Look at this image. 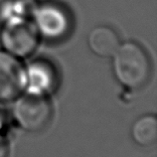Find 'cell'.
I'll return each instance as SVG.
<instances>
[{"label":"cell","mask_w":157,"mask_h":157,"mask_svg":"<svg viewBox=\"0 0 157 157\" xmlns=\"http://www.w3.org/2000/svg\"><path fill=\"white\" fill-rule=\"evenodd\" d=\"M113 57V73L123 86L138 90L147 84L150 78L151 64L141 46L133 42L119 45Z\"/></svg>","instance_id":"6da1fadb"},{"label":"cell","mask_w":157,"mask_h":157,"mask_svg":"<svg viewBox=\"0 0 157 157\" xmlns=\"http://www.w3.org/2000/svg\"><path fill=\"white\" fill-rule=\"evenodd\" d=\"M52 115V105L47 94L28 90L16 98L14 117L26 131L39 132L45 129Z\"/></svg>","instance_id":"7a4b0ae2"},{"label":"cell","mask_w":157,"mask_h":157,"mask_svg":"<svg viewBox=\"0 0 157 157\" xmlns=\"http://www.w3.org/2000/svg\"><path fill=\"white\" fill-rule=\"evenodd\" d=\"M4 51L16 58H26L35 52L39 32L34 23L24 17H13L4 24L0 34Z\"/></svg>","instance_id":"3957f363"},{"label":"cell","mask_w":157,"mask_h":157,"mask_svg":"<svg viewBox=\"0 0 157 157\" xmlns=\"http://www.w3.org/2000/svg\"><path fill=\"white\" fill-rule=\"evenodd\" d=\"M26 86V70L21 63L11 54L0 51V101L16 100Z\"/></svg>","instance_id":"277c9868"},{"label":"cell","mask_w":157,"mask_h":157,"mask_svg":"<svg viewBox=\"0 0 157 157\" xmlns=\"http://www.w3.org/2000/svg\"><path fill=\"white\" fill-rule=\"evenodd\" d=\"M37 30L48 39H58L64 36L69 28V18L59 6L45 4L35 11Z\"/></svg>","instance_id":"5b68a950"},{"label":"cell","mask_w":157,"mask_h":157,"mask_svg":"<svg viewBox=\"0 0 157 157\" xmlns=\"http://www.w3.org/2000/svg\"><path fill=\"white\" fill-rule=\"evenodd\" d=\"M89 47L98 57H113L119 47V39L113 29L106 26H98L90 31L88 38Z\"/></svg>","instance_id":"8992f818"},{"label":"cell","mask_w":157,"mask_h":157,"mask_svg":"<svg viewBox=\"0 0 157 157\" xmlns=\"http://www.w3.org/2000/svg\"><path fill=\"white\" fill-rule=\"evenodd\" d=\"M29 92L47 94L55 86V73L50 65L45 62H35L26 71Z\"/></svg>","instance_id":"52a82bcc"},{"label":"cell","mask_w":157,"mask_h":157,"mask_svg":"<svg viewBox=\"0 0 157 157\" xmlns=\"http://www.w3.org/2000/svg\"><path fill=\"white\" fill-rule=\"evenodd\" d=\"M131 136L136 144L142 147L154 145L157 140V119L147 114L139 117L131 128Z\"/></svg>","instance_id":"ba28073f"},{"label":"cell","mask_w":157,"mask_h":157,"mask_svg":"<svg viewBox=\"0 0 157 157\" xmlns=\"http://www.w3.org/2000/svg\"><path fill=\"white\" fill-rule=\"evenodd\" d=\"M9 156V145L6 139L0 135V157H8Z\"/></svg>","instance_id":"9c48e42d"}]
</instances>
